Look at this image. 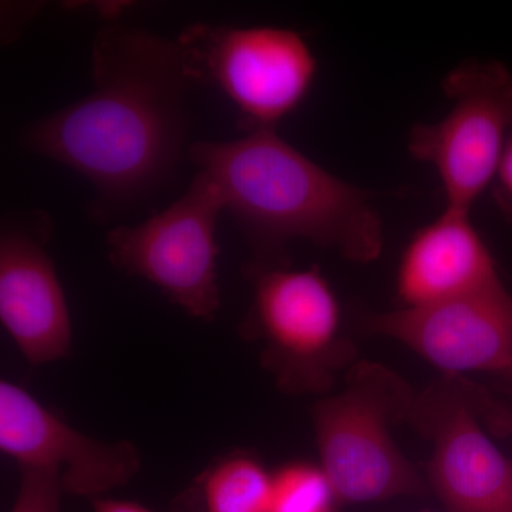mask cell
Segmentation results:
<instances>
[{"instance_id": "7a4b0ae2", "label": "cell", "mask_w": 512, "mask_h": 512, "mask_svg": "<svg viewBox=\"0 0 512 512\" xmlns=\"http://www.w3.org/2000/svg\"><path fill=\"white\" fill-rule=\"evenodd\" d=\"M190 160L217 183L225 210L275 265L279 248L291 239L338 249L359 264L382 252L383 221L372 194L313 163L275 130L198 141Z\"/></svg>"}, {"instance_id": "6da1fadb", "label": "cell", "mask_w": 512, "mask_h": 512, "mask_svg": "<svg viewBox=\"0 0 512 512\" xmlns=\"http://www.w3.org/2000/svg\"><path fill=\"white\" fill-rule=\"evenodd\" d=\"M92 56L93 92L30 127L25 144L120 204L160 183L180 156L198 77L180 40L130 26L100 30Z\"/></svg>"}, {"instance_id": "e0dca14e", "label": "cell", "mask_w": 512, "mask_h": 512, "mask_svg": "<svg viewBox=\"0 0 512 512\" xmlns=\"http://www.w3.org/2000/svg\"><path fill=\"white\" fill-rule=\"evenodd\" d=\"M493 185L498 204L512 218V137L505 147Z\"/></svg>"}, {"instance_id": "9c48e42d", "label": "cell", "mask_w": 512, "mask_h": 512, "mask_svg": "<svg viewBox=\"0 0 512 512\" xmlns=\"http://www.w3.org/2000/svg\"><path fill=\"white\" fill-rule=\"evenodd\" d=\"M0 451L20 470L59 474L64 493L92 500L130 483L141 470L131 441L86 436L9 380L0 382Z\"/></svg>"}, {"instance_id": "8fae6325", "label": "cell", "mask_w": 512, "mask_h": 512, "mask_svg": "<svg viewBox=\"0 0 512 512\" xmlns=\"http://www.w3.org/2000/svg\"><path fill=\"white\" fill-rule=\"evenodd\" d=\"M42 234L5 222L0 235V320L33 366L64 359L73 342L66 296Z\"/></svg>"}, {"instance_id": "5b68a950", "label": "cell", "mask_w": 512, "mask_h": 512, "mask_svg": "<svg viewBox=\"0 0 512 512\" xmlns=\"http://www.w3.org/2000/svg\"><path fill=\"white\" fill-rule=\"evenodd\" d=\"M453 106L436 123L416 124L407 150L436 170L447 207L470 211L493 185L512 137V72L498 62H467L444 77Z\"/></svg>"}, {"instance_id": "3957f363", "label": "cell", "mask_w": 512, "mask_h": 512, "mask_svg": "<svg viewBox=\"0 0 512 512\" xmlns=\"http://www.w3.org/2000/svg\"><path fill=\"white\" fill-rule=\"evenodd\" d=\"M416 394L379 363L359 362L346 386L313 409L320 468L339 503H375L429 493L417 468L394 443L392 427L409 419Z\"/></svg>"}, {"instance_id": "9a60e30c", "label": "cell", "mask_w": 512, "mask_h": 512, "mask_svg": "<svg viewBox=\"0 0 512 512\" xmlns=\"http://www.w3.org/2000/svg\"><path fill=\"white\" fill-rule=\"evenodd\" d=\"M20 484L10 512H60L64 493L59 474L46 470H20Z\"/></svg>"}, {"instance_id": "5bb4252c", "label": "cell", "mask_w": 512, "mask_h": 512, "mask_svg": "<svg viewBox=\"0 0 512 512\" xmlns=\"http://www.w3.org/2000/svg\"><path fill=\"white\" fill-rule=\"evenodd\" d=\"M339 504L320 466L291 463L274 474L271 512H335Z\"/></svg>"}, {"instance_id": "8992f818", "label": "cell", "mask_w": 512, "mask_h": 512, "mask_svg": "<svg viewBox=\"0 0 512 512\" xmlns=\"http://www.w3.org/2000/svg\"><path fill=\"white\" fill-rule=\"evenodd\" d=\"M222 210L220 187L200 171L167 210L134 227L111 229V264L156 285L192 318L210 322L221 303L215 229Z\"/></svg>"}, {"instance_id": "277c9868", "label": "cell", "mask_w": 512, "mask_h": 512, "mask_svg": "<svg viewBox=\"0 0 512 512\" xmlns=\"http://www.w3.org/2000/svg\"><path fill=\"white\" fill-rule=\"evenodd\" d=\"M251 278L245 330L264 342L262 365L285 392H328L355 353L340 332L342 315L329 282L315 266L296 271L259 264Z\"/></svg>"}, {"instance_id": "ac0fdd59", "label": "cell", "mask_w": 512, "mask_h": 512, "mask_svg": "<svg viewBox=\"0 0 512 512\" xmlns=\"http://www.w3.org/2000/svg\"><path fill=\"white\" fill-rule=\"evenodd\" d=\"M93 512H153L143 505L113 498H94Z\"/></svg>"}, {"instance_id": "2e32d148", "label": "cell", "mask_w": 512, "mask_h": 512, "mask_svg": "<svg viewBox=\"0 0 512 512\" xmlns=\"http://www.w3.org/2000/svg\"><path fill=\"white\" fill-rule=\"evenodd\" d=\"M480 416L498 436L512 437V399L510 402H500L487 394Z\"/></svg>"}, {"instance_id": "ba28073f", "label": "cell", "mask_w": 512, "mask_h": 512, "mask_svg": "<svg viewBox=\"0 0 512 512\" xmlns=\"http://www.w3.org/2000/svg\"><path fill=\"white\" fill-rule=\"evenodd\" d=\"M485 390L444 375L416 396L414 427L434 444L429 487L448 512H512V460L480 426Z\"/></svg>"}, {"instance_id": "ffe728a7", "label": "cell", "mask_w": 512, "mask_h": 512, "mask_svg": "<svg viewBox=\"0 0 512 512\" xmlns=\"http://www.w3.org/2000/svg\"><path fill=\"white\" fill-rule=\"evenodd\" d=\"M507 379H510V380H511V382H512V370H511V372H510V375H508V376H507Z\"/></svg>"}, {"instance_id": "d6986e66", "label": "cell", "mask_w": 512, "mask_h": 512, "mask_svg": "<svg viewBox=\"0 0 512 512\" xmlns=\"http://www.w3.org/2000/svg\"><path fill=\"white\" fill-rule=\"evenodd\" d=\"M175 512H200L195 507L194 501L191 500L190 495L185 494L178 500L177 510Z\"/></svg>"}, {"instance_id": "4fadbf2b", "label": "cell", "mask_w": 512, "mask_h": 512, "mask_svg": "<svg viewBox=\"0 0 512 512\" xmlns=\"http://www.w3.org/2000/svg\"><path fill=\"white\" fill-rule=\"evenodd\" d=\"M274 474L245 453L211 464L188 490L200 512H271Z\"/></svg>"}, {"instance_id": "7c38bea8", "label": "cell", "mask_w": 512, "mask_h": 512, "mask_svg": "<svg viewBox=\"0 0 512 512\" xmlns=\"http://www.w3.org/2000/svg\"><path fill=\"white\" fill-rule=\"evenodd\" d=\"M501 285L493 255L471 222L470 211L450 207L414 234L396 276L403 308H419Z\"/></svg>"}, {"instance_id": "52a82bcc", "label": "cell", "mask_w": 512, "mask_h": 512, "mask_svg": "<svg viewBox=\"0 0 512 512\" xmlns=\"http://www.w3.org/2000/svg\"><path fill=\"white\" fill-rule=\"evenodd\" d=\"M178 40L198 82L220 87L248 133L275 130L301 106L318 72L311 47L291 29L195 25Z\"/></svg>"}, {"instance_id": "30bf717a", "label": "cell", "mask_w": 512, "mask_h": 512, "mask_svg": "<svg viewBox=\"0 0 512 512\" xmlns=\"http://www.w3.org/2000/svg\"><path fill=\"white\" fill-rule=\"evenodd\" d=\"M365 328L399 340L444 375L512 370V296L504 285L419 308L370 315Z\"/></svg>"}]
</instances>
